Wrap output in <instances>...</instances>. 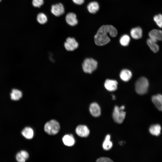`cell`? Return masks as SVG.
<instances>
[{
  "instance_id": "obj_8",
  "label": "cell",
  "mask_w": 162,
  "mask_h": 162,
  "mask_svg": "<svg viewBox=\"0 0 162 162\" xmlns=\"http://www.w3.org/2000/svg\"><path fill=\"white\" fill-rule=\"evenodd\" d=\"M149 39L157 43L158 41L162 40V31L157 29H153L149 32Z\"/></svg>"
},
{
  "instance_id": "obj_16",
  "label": "cell",
  "mask_w": 162,
  "mask_h": 162,
  "mask_svg": "<svg viewBox=\"0 0 162 162\" xmlns=\"http://www.w3.org/2000/svg\"><path fill=\"white\" fill-rule=\"evenodd\" d=\"M99 5L96 2L93 1L90 2L87 6L88 11L91 14L96 13L99 9Z\"/></svg>"
},
{
  "instance_id": "obj_31",
  "label": "cell",
  "mask_w": 162,
  "mask_h": 162,
  "mask_svg": "<svg viewBox=\"0 0 162 162\" xmlns=\"http://www.w3.org/2000/svg\"><path fill=\"white\" fill-rule=\"evenodd\" d=\"M113 95H112V99H113V100H115V96L114 95L112 94Z\"/></svg>"
},
{
  "instance_id": "obj_7",
  "label": "cell",
  "mask_w": 162,
  "mask_h": 162,
  "mask_svg": "<svg viewBox=\"0 0 162 162\" xmlns=\"http://www.w3.org/2000/svg\"><path fill=\"white\" fill-rule=\"evenodd\" d=\"M51 11L52 13L56 16L58 17L64 13V8L63 4L59 3L51 6Z\"/></svg>"
},
{
  "instance_id": "obj_12",
  "label": "cell",
  "mask_w": 162,
  "mask_h": 162,
  "mask_svg": "<svg viewBox=\"0 0 162 162\" xmlns=\"http://www.w3.org/2000/svg\"><path fill=\"white\" fill-rule=\"evenodd\" d=\"M89 110L92 115L94 117H98L101 114L100 106L96 103H93L90 104Z\"/></svg>"
},
{
  "instance_id": "obj_29",
  "label": "cell",
  "mask_w": 162,
  "mask_h": 162,
  "mask_svg": "<svg viewBox=\"0 0 162 162\" xmlns=\"http://www.w3.org/2000/svg\"><path fill=\"white\" fill-rule=\"evenodd\" d=\"M73 2L75 4L80 5L82 4L84 2V0H72Z\"/></svg>"
},
{
  "instance_id": "obj_3",
  "label": "cell",
  "mask_w": 162,
  "mask_h": 162,
  "mask_svg": "<svg viewBox=\"0 0 162 162\" xmlns=\"http://www.w3.org/2000/svg\"><path fill=\"white\" fill-rule=\"evenodd\" d=\"M98 62L96 61L91 58H86L82 64L83 71L86 73L91 74L97 68Z\"/></svg>"
},
{
  "instance_id": "obj_14",
  "label": "cell",
  "mask_w": 162,
  "mask_h": 162,
  "mask_svg": "<svg viewBox=\"0 0 162 162\" xmlns=\"http://www.w3.org/2000/svg\"><path fill=\"white\" fill-rule=\"evenodd\" d=\"M142 30L139 27L132 28L130 31V34L132 37L135 39H140L142 36Z\"/></svg>"
},
{
  "instance_id": "obj_4",
  "label": "cell",
  "mask_w": 162,
  "mask_h": 162,
  "mask_svg": "<svg viewBox=\"0 0 162 162\" xmlns=\"http://www.w3.org/2000/svg\"><path fill=\"white\" fill-rule=\"evenodd\" d=\"M60 126L56 120H52L47 122L45 124L44 130L45 132L50 135H55L59 131Z\"/></svg>"
},
{
  "instance_id": "obj_25",
  "label": "cell",
  "mask_w": 162,
  "mask_h": 162,
  "mask_svg": "<svg viewBox=\"0 0 162 162\" xmlns=\"http://www.w3.org/2000/svg\"><path fill=\"white\" fill-rule=\"evenodd\" d=\"M154 20L157 25L161 28L162 26V16L161 14H159L155 15L154 17Z\"/></svg>"
},
{
  "instance_id": "obj_26",
  "label": "cell",
  "mask_w": 162,
  "mask_h": 162,
  "mask_svg": "<svg viewBox=\"0 0 162 162\" xmlns=\"http://www.w3.org/2000/svg\"><path fill=\"white\" fill-rule=\"evenodd\" d=\"M44 3V0H32V4L35 7L40 8Z\"/></svg>"
},
{
  "instance_id": "obj_5",
  "label": "cell",
  "mask_w": 162,
  "mask_h": 162,
  "mask_svg": "<svg viewBox=\"0 0 162 162\" xmlns=\"http://www.w3.org/2000/svg\"><path fill=\"white\" fill-rule=\"evenodd\" d=\"M126 112L122 110H120L117 106H115L113 112V118L114 121L118 124L123 122L125 117Z\"/></svg>"
},
{
  "instance_id": "obj_22",
  "label": "cell",
  "mask_w": 162,
  "mask_h": 162,
  "mask_svg": "<svg viewBox=\"0 0 162 162\" xmlns=\"http://www.w3.org/2000/svg\"><path fill=\"white\" fill-rule=\"evenodd\" d=\"M147 43L151 50L154 52H157L159 49L158 46L150 39L147 40Z\"/></svg>"
},
{
  "instance_id": "obj_17",
  "label": "cell",
  "mask_w": 162,
  "mask_h": 162,
  "mask_svg": "<svg viewBox=\"0 0 162 162\" xmlns=\"http://www.w3.org/2000/svg\"><path fill=\"white\" fill-rule=\"evenodd\" d=\"M62 141L65 145L69 146H73L75 143V140L71 134L64 135L62 138Z\"/></svg>"
},
{
  "instance_id": "obj_10",
  "label": "cell",
  "mask_w": 162,
  "mask_h": 162,
  "mask_svg": "<svg viewBox=\"0 0 162 162\" xmlns=\"http://www.w3.org/2000/svg\"><path fill=\"white\" fill-rule=\"evenodd\" d=\"M67 23L69 25L74 26L77 24L78 21L75 14L72 12L68 13L65 17Z\"/></svg>"
},
{
  "instance_id": "obj_2",
  "label": "cell",
  "mask_w": 162,
  "mask_h": 162,
  "mask_svg": "<svg viewBox=\"0 0 162 162\" xmlns=\"http://www.w3.org/2000/svg\"><path fill=\"white\" fill-rule=\"evenodd\" d=\"M148 86L149 83L147 79L145 77H141L136 83V91L139 94H143L147 92Z\"/></svg>"
},
{
  "instance_id": "obj_19",
  "label": "cell",
  "mask_w": 162,
  "mask_h": 162,
  "mask_svg": "<svg viewBox=\"0 0 162 162\" xmlns=\"http://www.w3.org/2000/svg\"><path fill=\"white\" fill-rule=\"evenodd\" d=\"M161 130V126L159 124L152 125L149 128V131L150 133L156 136H158L160 134Z\"/></svg>"
},
{
  "instance_id": "obj_32",
  "label": "cell",
  "mask_w": 162,
  "mask_h": 162,
  "mask_svg": "<svg viewBox=\"0 0 162 162\" xmlns=\"http://www.w3.org/2000/svg\"><path fill=\"white\" fill-rule=\"evenodd\" d=\"M2 0H0V2Z\"/></svg>"
},
{
  "instance_id": "obj_18",
  "label": "cell",
  "mask_w": 162,
  "mask_h": 162,
  "mask_svg": "<svg viewBox=\"0 0 162 162\" xmlns=\"http://www.w3.org/2000/svg\"><path fill=\"white\" fill-rule=\"evenodd\" d=\"M132 76L131 72L130 70L126 69L122 70L120 74L121 79L125 82L128 81L131 79Z\"/></svg>"
},
{
  "instance_id": "obj_30",
  "label": "cell",
  "mask_w": 162,
  "mask_h": 162,
  "mask_svg": "<svg viewBox=\"0 0 162 162\" xmlns=\"http://www.w3.org/2000/svg\"><path fill=\"white\" fill-rule=\"evenodd\" d=\"M125 108V106H121L119 108V109L120 110H124Z\"/></svg>"
},
{
  "instance_id": "obj_20",
  "label": "cell",
  "mask_w": 162,
  "mask_h": 162,
  "mask_svg": "<svg viewBox=\"0 0 162 162\" xmlns=\"http://www.w3.org/2000/svg\"><path fill=\"white\" fill-rule=\"evenodd\" d=\"M10 98L13 100H19L22 96V92L20 90L14 89H12L10 94Z\"/></svg>"
},
{
  "instance_id": "obj_11",
  "label": "cell",
  "mask_w": 162,
  "mask_h": 162,
  "mask_svg": "<svg viewBox=\"0 0 162 162\" xmlns=\"http://www.w3.org/2000/svg\"><path fill=\"white\" fill-rule=\"evenodd\" d=\"M104 85L105 88L108 91H114L117 89L118 82L115 80L107 79L105 81Z\"/></svg>"
},
{
  "instance_id": "obj_28",
  "label": "cell",
  "mask_w": 162,
  "mask_h": 162,
  "mask_svg": "<svg viewBox=\"0 0 162 162\" xmlns=\"http://www.w3.org/2000/svg\"><path fill=\"white\" fill-rule=\"evenodd\" d=\"M96 161L98 162H110L113 161L109 158L101 157L98 159Z\"/></svg>"
},
{
  "instance_id": "obj_27",
  "label": "cell",
  "mask_w": 162,
  "mask_h": 162,
  "mask_svg": "<svg viewBox=\"0 0 162 162\" xmlns=\"http://www.w3.org/2000/svg\"><path fill=\"white\" fill-rule=\"evenodd\" d=\"M16 160L19 162H24L26 160L23 155L20 152L17 153L16 156Z\"/></svg>"
},
{
  "instance_id": "obj_6",
  "label": "cell",
  "mask_w": 162,
  "mask_h": 162,
  "mask_svg": "<svg viewBox=\"0 0 162 162\" xmlns=\"http://www.w3.org/2000/svg\"><path fill=\"white\" fill-rule=\"evenodd\" d=\"M64 45L67 51H73L78 48L79 44L74 38L68 37L66 39Z\"/></svg>"
},
{
  "instance_id": "obj_24",
  "label": "cell",
  "mask_w": 162,
  "mask_h": 162,
  "mask_svg": "<svg viewBox=\"0 0 162 162\" xmlns=\"http://www.w3.org/2000/svg\"><path fill=\"white\" fill-rule=\"evenodd\" d=\"M130 40L129 36L127 34H124L121 37L120 39V42L122 45L126 46L129 44Z\"/></svg>"
},
{
  "instance_id": "obj_15",
  "label": "cell",
  "mask_w": 162,
  "mask_h": 162,
  "mask_svg": "<svg viewBox=\"0 0 162 162\" xmlns=\"http://www.w3.org/2000/svg\"><path fill=\"white\" fill-rule=\"evenodd\" d=\"M21 134L25 138L28 140L32 139L34 136L33 130L30 127L24 128L22 130Z\"/></svg>"
},
{
  "instance_id": "obj_1",
  "label": "cell",
  "mask_w": 162,
  "mask_h": 162,
  "mask_svg": "<svg viewBox=\"0 0 162 162\" xmlns=\"http://www.w3.org/2000/svg\"><path fill=\"white\" fill-rule=\"evenodd\" d=\"M117 31L113 26L111 25H103L98 29L94 36V40L96 45L101 46L108 43L110 39L107 35L110 34L112 37H115L117 34Z\"/></svg>"
},
{
  "instance_id": "obj_21",
  "label": "cell",
  "mask_w": 162,
  "mask_h": 162,
  "mask_svg": "<svg viewBox=\"0 0 162 162\" xmlns=\"http://www.w3.org/2000/svg\"><path fill=\"white\" fill-rule=\"evenodd\" d=\"M110 136L109 134L107 135L105 138L103 144V148L106 150L110 149L112 146V143L110 141Z\"/></svg>"
},
{
  "instance_id": "obj_9",
  "label": "cell",
  "mask_w": 162,
  "mask_h": 162,
  "mask_svg": "<svg viewBox=\"0 0 162 162\" xmlns=\"http://www.w3.org/2000/svg\"><path fill=\"white\" fill-rule=\"evenodd\" d=\"M76 134L81 137H86L88 136L90 131L88 127L85 125H79L76 129Z\"/></svg>"
},
{
  "instance_id": "obj_13",
  "label": "cell",
  "mask_w": 162,
  "mask_h": 162,
  "mask_svg": "<svg viewBox=\"0 0 162 162\" xmlns=\"http://www.w3.org/2000/svg\"><path fill=\"white\" fill-rule=\"evenodd\" d=\"M153 103L156 108L159 110H162V96L161 94L153 95L152 98Z\"/></svg>"
},
{
  "instance_id": "obj_23",
  "label": "cell",
  "mask_w": 162,
  "mask_h": 162,
  "mask_svg": "<svg viewBox=\"0 0 162 162\" xmlns=\"http://www.w3.org/2000/svg\"><path fill=\"white\" fill-rule=\"evenodd\" d=\"M37 20L40 24H44L47 21V18L46 16L44 13H40L38 14L37 17Z\"/></svg>"
}]
</instances>
